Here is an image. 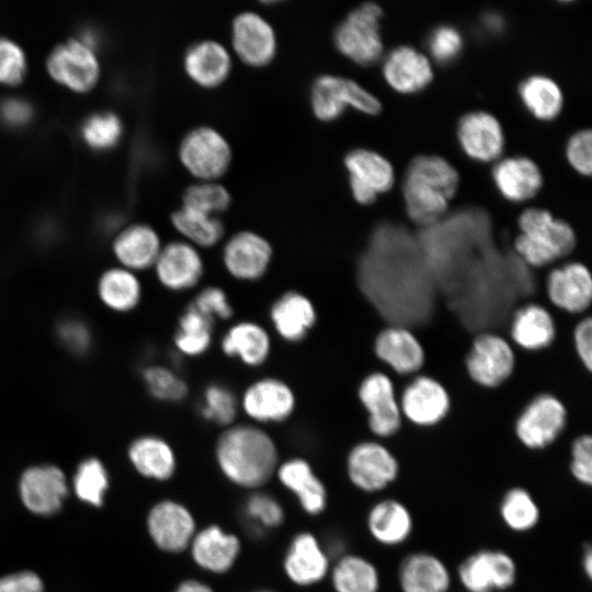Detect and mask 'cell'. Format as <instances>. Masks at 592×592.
I'll return each mask as SVG.
<instances>
[{
    "label": "cell",
    "instance_id": "cell-15",
    "mask_svg": "<svg viewBox=\"0 0 592 592\" xmlns=\"http://www.w3.org/2000/svg\"><path fill=\"white\" fill-rule=\"evenodd\" d=\"M231 43L236 55L251 67L270 64L276 54V34L270 22L255 12L238 14L231 26Z\"/></svg>",
    "mask_w": 592,
    "mask_h": 592
},
{
    "label": "cell",
    "instance_id": "cell-40",
    "mask_svg": "<svg viewBox=\"0 0 592 592\" xmlns=\"http://www.w3.org/2000/svg\"><path fill=\"white\" fill-rule=\"evenodd\" d=\"M519 93L524 106L538 119H554L562 109V92L548 77L536 75L526 78L520 84Z\"/></svg>",
    "mask_w": 592,
    "mask_h": 592
},
{
    "label": "cell",
    "instance_id": "cell-38",
    "mask_svg": "<svg viewBox=\"0 0 592 592\" xmlns=\"http://www.w3.org/2000/svg\"><path fill=\"white\" fill-rule=\"evenodd\" d=\"M335 592H379L382 579L373 561L356 554L341 556L330 570Z\"/></svg>",
    "mask_w": 592,
    "mask_h": 592
},
{
    "label": "cell",
    "instance_id": "cell-51",
    "mask_svg": "<svg viewBox=\"0 0 592 592\" xmlns=\"http://www.w3.org/2000/svg\"><path fill=\"white\" fill-rule=\"evenodd\" d=\"M432 57L440 64L455 60L462 52L463 38L457 29L441 25L433 30L428 39Z\"/></svg>",
    "mask_w": 592,
    "mask_h": 592
},
{
    "label": "cell",
    "instance_id": "cell-60",
    "mask_svg": "<svg viewBox=\"0 0 592 592\" xmlns=\"http://www.w3.org/2000/svg\"><path fill=\"white\" fill-rule=\"evenodd\" d=\"M502 19L498 15H488L485 25L492 31H499L502 29Z\"/></svg>",
    "mask_w": 592,
    "mask_h": 592
},
{
    "label": "cell",
    "instance_id": "cell-59",
    "mask_svg": "<svg viewBox=\"0 0 592 592\" xmlns=\"http://www.w3.org/2000/svg\"><path fill=\"white\" fill-rule=\"evenodd\" d=\"M581 568L588 580L592 578V548L588 544L584 546L581 556Z\"/></svg>",
    "mask_w": 592,
    "mask_h": 592
},
{
    "label": "cell",
    "instance_id": "cell-11",
    "mask_svg": "<svg viewBox=\"0 0 592 592\" xmlns=\"http://www.w3.org/2000/svg\"><path fill=\"white\" fill-rule=\"evenodd\" d=\"M357 397L367 413V425L377 439H390L399 433L403 423L395 385L383 372L364 376Z\"/></svg>",
    "mask_w": 592,
    "mask_h": 592
},
{
    "label": "cell",
    "instance_id": "cell-22",
    "mask_svg": "<svg viewBox=\"0 0 592 592\" xmlns=\"http://www.w3.org/2000/svg\"><path fill=\"white\" fill-rule=\"evenodd\" d=\"M295 403L292 388L283 380L272 377L249 385L241 400L244 413L261 423L286 420L293 413Z\"/></svg>",
    "mask_w": 592,
    "mask_h": 592
},
{
    "label": "cell",
    "instance_id": "cell-29",
    "mask_svg": "<svg viewBox=\"0 0 592 592\" xmlns=\"http://www.w3.org/2000/svg\"><path fill=\"white\" fill-rule=\"evenodd\" d=\"M383 75L388 84L400 93H414L433 79L429 59L411 46L392 49L384 60Z\"/></svg>",
    "mask_w": 592,
    "mask_h": 592
},
{
    "label": "cell",
    "instance_id": "cell-20",
    "mask_svg": "<svg viewBox=\"0 0 592 592\" xmlns=\"http://www.w3.org/2000/svg\"><path fill=\"white\" fill-rule=\"evenodd\" d=\"M546 292L556 308L571 315L584 312L592 300L591 273L580 262L555 267L547 275Z\"/></svg>",
    "mask_w": 592,
    "mask_h": 592
},
{
    "label": "cell",
    "instance_id": "cell-50",
    "mask_svg": "<svg viewBox=\"0 0 592 592\" xmlns=\"http://www.w3.org/2000/svg\"><path fill=\"white\" fill-rule=\"evenodd\" d=\"M569 473L572 479L583 486L592 485V437L583 433L576 436L569 449Z\"/></svg>",
    "mask_w": 592,
    "mask_h": 592
},
{
    "label": "cell",
    "instance_id": "cell-37",
    "mask_svg": "<svg viewBox=\"0 0 592 592\" xmlns=\"http://www.w3.org/2000/svg\"><path fill=\"white\" fill-rule=\"evenodd\" d=\"M96 294L107 309L125 314L139 305L143 287L135 272L123 266H114L100 275Z\"/></svg>",
    "mask_w": 592,
    "mask_h": 592
},
{
    "label": "cell",
    "instance_id": "cell-57",
    "mask_svg": "<svg viewBox=\"0 0 592 592\" xmlns=\"http://www.w3.org/2000/svg\"><path fill=\"white\" fill-rule=\"evenodd\" d=\"M0 115L5 123L18 126L30 121L32 109L24 100L8 99L0 104Z\"/></svg>",
    "mask_w": 592,
    "mask_h": 592
},
{
    "label": "cell",
    "instance_id": "cell-55",
    "mask_svg": "<svg viewBox=\"0 0 592 592\" xmlns=\"http://www.w3.org/2000/svg\"><path fill=\"white\" fill-rule=\"evenodd\" d=\"M573 349L581 365L592 369V320L590 316L579 320L572 332Z\"/></svg>",
    "mask_w": 592,
    "mask_h": 592
},
{
    "label": "cell",
    "instance_id": "cell-39",
    "mask_svg": "<svg viewBox=\"0 0 592 592\" xmlns=\"http://www.w3.org/2000/svg\"><path fill=\"white\" fill-rule=\"evenodd\" d=\"M498 512L503 525L517 534L534 530L542 516L535 497L522 486H514L504 491L499 501Z\"/></svg>",
    "mask_w": 592,
    "mask_h": 592
},
{
    "label": "cell",
    "instance_id": "cell-12",
    "mask_svg": "<svg viewBox=\"0 0 592 592\" xmlns=\"http://www.w3.org/2000/svg\"><path fill=\"white\" fill-rule=\"evenodd\" d=\"M399 406L409 423L418 428H433L443 422L452 407L451 396L436 378L420 375L403 388Z\"/></svg>",
    "mask_w": 592,
    "mask_h": 592
},
{
    "label": "cell",
    "instance_id": "cell-31",
    "mask_svg": "<svg viewBox=\"0 0 592 592\" xmlns=\"http://www.w3.org/2000/svg\"><path fill=\"white\" fill-rule=\"evenodd\" d=\"M492 179L502 196L511 202L530 200L543 185L538 166L522 156L500 160L492 169Z\"/></svg>",
    "mask_w": 592,
    "mask_h": 592
},
{
    "label": "cell",
    "instance_id": "cell-18",
    "mask_svg": "<svg viewBox=\"0 0 592 592\" xmlns=\"http://www.w3.org/2000/svg\"><path fill=\"white\" fill-rule=\"evenodd\" d=\"M47 66L53 78L76 91L92 88L100 71L93 49L78 39L56 47L48 57Z\"/></svg>",
    "mask_w": 592,
    "mask_h": 592
},
{
    "label": "cell",
    "instance_id": "cell-53",
    "mask_svg": "<svg viewBox=\"0 0 592 592\" xmlns=\"http://www.w3.org/2000/svg\"><path fill=\"white\" fill-rule=\"evenodd\" d=\"M25 70L26 59L21 47L8 38H0V82L18 83Z\"/></svg>",
    "mask_w": 592,
    "mask_h": 592
},
{
    "label": "cell",
    "instance_id": "cell-42",
    "mask_svg": "<svg viewBox=\"0 0 592 592\" xmlns=\"http://www.w3.org/2000/svg\"><path fill=\"white\" fill-rule=\"evenodd\" d=\"M213 321L191 305L181 315L174 335L177 350L185 356L205 353L212 343Z\"/></svg>",
    "mask_w": 592,
    "mask_h": 592
},
{
    "label": "cell",
    "instance_id": "cell-26",
    "mask_svg": "<svg viewBox=\"0 0 592 592\" xmlns=\"http://www.w3.org/2000/svg\"><path fill=\"white\" fill-rule=\"evenodd\" d=\"M283 565L287 578L300 587L321 581L330 571L328 551L316 536L308 532L293 537Z\"/></svg>",
    "mask_w": 592,
    "mask_h": 592
},
{
    "label": "cell",
    "instance_id": "cell-27",
    "mask_svg": "<svg viewBox=\"0 0 592 592\" xmlns=\"http://www.w3.org/2000/svg\"><path fill=\"white\" fill-rule=\"evenodd\" d=\"M194 562L205 571L224 573L239 557V538L218 525L196 531L189 546Z\"/></svg>",
    "mask_w": 592,
    "mask_h": 592
},
{
    "label": "cell",
    "instance_id": "cell-49",
    "mask_svg": "<svg viewBox=\"0 0 592 592\" xmlns=\"http://www.w3.org/2000/svg\"><path fill=\"white\" fill-rule=\"evenodd\" d=\"M60 344L75 355H84L93 343L90 327L79 318H65L60 320L56 329Z\"/></svg>",
    "mask_w": 592,
    "mask_h": 592
},
{
    "label": "cell",
    "instance_id": "cell-16",
    "mask_svg": "<svg viewBox=\"0 0 592 592\" xmlns=\"http://www.w3.org/2000/svg\"><path fill=\"white\" fill-rule=\"evenodd\" d=\"M147 530L161 550L180 553L189 548L196 533V523L186 506L173 500H163L150 509Z\"/></svg>",
    "mask_w": 592,
    "mask_h": 592
},
{
    "label": "cell",
    "instance_id": "cell-34",
    "mask_svg": "<svg viewBox=\"0 0 592 592\" xmlns=\"http://www.w3.org/2000/svg\"><path fill=\"white\" fill-rule=\"evenodd\" d=\"M270 318L275 331L283 340L299 342L314 327L317 314L308 297L291 291L272 304Z\"/></svg>",
    "mask_w": 592,
    "mask_h": 592
},
{
    "label": "cell",
    "instance_id": "cell-47",
    "mask_svg": "<svg viewBox=\"0 0 592 592\" xmlns=\"http://www.w3.org/2000/svg\"><path fill=\"white\" fill-rule=\"evenodd\" d=\"M243 509L246 517L259 530L274 528L284 521V510L280 502L263 492L250 496Z\"/></svg>",
    "mask_w": 592,
    "mask_h": 592
},
{
    "label": "cell",
    "instance_id": "cell-35",
    "mask_svg": "<svg viewBox=\"0 0 592 592\" xmlns=\"http://www.w3.org/2000/svg\"><path fill=\"white\" fill-rule=\"evenodd\" d=\"M128 459L141 476L167 480L175 471V454L168 442L156 435H143L135 439L127 451Z\"/></svg>",
    "mask_w": 592,
    "mask_h": 592
},
{
    "label": "cell",
    "instance_id": "cell-3",
    "mask_svg": "<svg viewBox=\"0 0 592 592\" xmlns=\"http://www.w3.org/2000/svg\"><path fill=\"white\" fill-rule=\"evenodd\" d=\"M517 223L521 232L514 240V250L532 267L546 266L568 255L576 247L572 227L546 209L527 208Z\"/></svg>",
    "mask_w": 592,
    "mask_h": 592
},
{
    "label": "cell",
    "instance_id": "cell-5",
    "mask_svg": "<svg viewBox=\"0 0 592 592\" xmlns=\"http://www.w3.org/2000/svg\"><path fill=\"white\" fill-rule=\"evenodd\" d=\"M382 14V8L374 2L363 3L352 10L334 31L337 49L358 65L376 62L383 53L379 25Z\"/></svg>",
    "mask_w": 592,
    "mask_h": 592
},
{
    "label": "cell",
    "instance_id": "cell-28",
    "mask_svg": "<svg viewBox=\"0 0 592 592\" xmlns=\"http://www.w3.org/2000/svg\"><path fill=\"white\" fill-rule=\"evenodd\" d=\"M231 57L220 43L204 39L192 44L183 57L187 77L202 88H216L230 75Z\"/></svg>",
    "mask_w": 592,
    "mask_h": 592
},
{
    "label": "cell",
    "instance_id": "cell-21",
    "mask_svg": "<svg viewBox=\"0 0 592 592\" xmlns=\"http://www.w3.org/2000/svg\"><path fill=\"white\" fill-rule=\"evenodd\" d=\"M373 351L398 375L418 373L425 363L424 346L414 333L400 325L383 328L374 339Z\"/></svg>",
    "mask_w": 592,
    "mask_h": 592
},
{
    "label": "cell",
    "instance_id": "cell-19",
    "mask_svg": "<svg viewBox=\"0 0 592 592\" xmlns=\"http://www.w3.org/2000/svg\"><path fill=\"white\" fill-rule=\"evenodd\" d=\"M152 267L159 283L173 292L194 287L204 273L200 252L186 241H172L162 247Z\"/></svg>",
    "mask_w": 592,
    "mask_h": 592
},
{
    "label": "cell",
    "instance_id": "cell-45",
    "mask_svg": "<svg viewBox=\"0 0 592 592\" xmlns=\"http://www.w3.org/2000/svg\"><path fill=\"white\" fill-rule=\"evenodd\" d=\"M182 198L183 206L214 216L225 212L231 203L227 189L213 181H201L189 186Z\"/></svg>",
    "mask_w": 592,
    "mask_h": 592
},
{
    "label": "cell",
    "instance_id": "cell-61",
    "mask_svg": "<svg viewBox=\"0 0 592 592\" xmlns=\"http://www.w3.org/2000/svg\"><path fill=\"white\" fill-rule=\"evenodd\" d=\"M259 592H273V591L263 590V591H259Z\"/></svg>",
    "mask_w": 592,
    "mask_h": 592
},
{
    "label": "cell",
    "instance_id": "cell-33",
    "mask_svg": "<svg viewBox=\"0 0 592 592\" xmlns=\"http://www.w3.org/2000/svg\"><path fill=\"white\" fill-rule=\"evenodd\" d=\"M275 473L280 482L296 496L306 513L317 515L326 509L327 489L307 460L299 457L287 459L277 466Z\"/></svg>",
    "mask_w": 592,
    "mask_h": 592
},
{
    "label": "cell",
    "instance_id": "cell-54",
    "mask_svg": "<svg viewBox=\"0 0 592 592\" xmlns=\"http://www.w3.org/2000/svg\"><path fill=\"white\" fill-rule=\"evenodd\" d=\"M592 135L589 129L573 134L568 140L566 155L569 163L579 173L591 174L592 169Z\"/></svg>",
    "mask_w": 592,
    "mask_h": 592
},
{
    "label": "cell",
    "instance_id": "cell-25",
    "mask_svg": "<svg viewBox=\"0 0 592 592\" xmlns=\"http://www.w3.org/2000/svg\"><path fill=\"white\" fill-rule=\"evenodd\" d=\"M366 527L377 544L392 548L410 539L414 530V520L410 509L402 501L385 498L369 508Z\"/></svg>",
    "mask_w": 592,
    "mask_h": 592
},
{
    "label": "cell",
    "instance_id": "cell-24",
    "mask_svg": "<svg viewBox=\"0 0 592 592\" xmlns=\"http://www.w3.org/2000/svg\"><path fill=\"white\" fill-rule=\"evenodd\" d=\"M457 137L467 156L481 162L498 159L504 147L501 124L493 115L482 111L462 116L457 125Z\"/></svg>",
    "mask_w": 592,
    "mask_h": 592
},
{
    "label": "cell",
    "instance_id": "cell-1",
    "mask_svg": "<svg viewBox=\"0 0 592 592\" xmlns=\"http://www.w3.org/2000/svg\"><path fill=\"white\" fill-rule=\"evenodd\" d=\"M217 465L232 483L255 489L276 471L277 448L272 437L255 425H229L215 447Z\"/></svg>",
    "mask_w": 592,
    "mask_h": 592
},
{
    "label": "cell",
    "instance_id": "cell-56",
    "mask_svg": "<svg viewBox=\"0 0 592 592\" xmlns=\"http://www.w3.org/2000/svg\"><path fill=\"white\" fill-rule=\"evenodd\" d=\"M44 589L42 578L31 570L0 577V592H44Z\"/></svg>",
    "mask_w": 592,
    "mask_h": 592
},
{
    "label": "cell",
    "instance_id": "cell-48",
    "mask_svg": "<svg viewBox=\"0 0 592 592\" xmlns=\"http://www.w3.org/2000/svg\"><path fill=\"white\" fill-rule=\"evenodd\" d=\"M122 134L119 118L113 113H99L83 124L84 140L93 148H109L115 145Z\"/></svg>",
    "mask_w": 592,
    "mask_h": 592
},
{
    "label": "cell",
    "instance_id": "cell-6",
    "mask_svg": "<svg viewBox=\"0 0 592 592\" xmlns=\"http://www.w3.org/2000/svg\"><path fill=\"white\" fill-rule=\"evenodd\" d=\"M464 365L469 379L477 386L496 389L513 375L516 357L504 337L482 332L471 340Z\"/></svg>",
    "mask_w": 592,
    "mask_h": 592
},
{
    "label": "cell",
    "instance_id": "cell-2",
    "mask_svg": "<svg viewBox=\"0 0 592 592\" xmlns=\"http://www.w3.org/2000/svg\"><path fill=\"white\" fill-rule=\"evenodd\" d=\"M458 183L459 175L446 159L434 155L413 158L403 180V197L410 219L422 226L440 219Z\"/></svg>",
    "mask_w": 592,
    "mask_h": 592
},
{
    "label": "cell",
    "instance_id": "cell-14",
    "mask_svg": "<svg viewBox=\"0 0 592 592\" xmlns=\"http://www.w3.org/2000/svg\"><path fill=\"white\" fill-rule=\"evenodd\" d=\"M344 166L349 172L351 193L360 204H373L379 193L387 192L394 184L391 163L373 150H351L344 158Z\"/></svg>",
    "mask_w": 592,
    "mask_h": 592
},
{
    "label": "cell",
    "instance_id": "cell-52",
    "mask_svg": "<svg viewBox=\"0 0 592 592\" xmlns=\"http://www.w3.org/2000/svg\"><path fill=\"white\" fill-rule=\"evenodd\" d=\"M191 306L212 321L216 318L221 320L229 319L234 314L232 306L230 305L225 291L217 286H207L203 288L196 295Z\"/></svg>",
    "mask_w": 592,
    "mask_h": 592
},
{
    "label": "cell",
    "instance_id": "cell-10",
    "mask_svg": "<svg viewBox=\"0 0 592 592\" xmlns=\"http://www.w3.org/2000/svg\"><path fill=\"white\" fill-rule=\"evenodd\" d=\"M179 157L183 167L201 181H214L229 168L232 159L227 139L209 126L191 129L182 138Z\"/></svg>",
    "mask_w": 592,
    "mask_h": 592
},
{
    "label": "cell",
    "instance_id": "cell-32",
    "mask_svg": "<svg viewBox=\"0 0 592 592\" xmlns=\"http://www.w3.org/2000/svg\"><path fill=\"white\" fill-rule=\"evenodd\" d=\"M162 246L156 230L145 224L124 228L113 241V253L123 266L133 272L153 266Z\"/></svg>",
    "mask_w": 592,
    "mask_h": 592
},
{
    "label": "cell",
    "instance_id": "cell-13",
    "mask_svg": "<svg viewBox=\"0 0 592 592\" xmlns=\"http://www.w3.org/2000/svg\"><path fill=\"white\" fill-rule=\"evenodd\" d=\"M68 491L64 471L52 464L30 466L19 480V493L23 505L33 514L41 516L57 513Z\"/></svg>",
    "mask_w": 592,
    "mask_h": 592
},
{
    "label": "cell",
    "instance_id": "cell-23",
    "mask_svg": "<svg viewBox=\"0 0 592 592\" xmlns=\"http://www.w3.org/2000/svg\"><path fill=\"white\" fill-rule=\"evenodd\" d=\"M452 580L446 562L431 551L408 554L397 569L400 592H449Z\"/></svg>",
    "mask_w": 592,
    "mask_h": 592
},
{
    "label": "cell",
    "instance_id": "cell-46",
    "mask_svg": "<svg viewBox=\"0 0 592 592\" xmlns=\"http://www.w3.org/2000/svg\"><path fill=\"white\" fill-rule=\"evenodd\" d=\"M237 399L234 392L220 384L206 387L201 414L207 421L229 426L237 415Z\"/></svg>",
    "mask_w": 592,
    "mask_h": 592
},
{
    "label": "cell",
    "instance_id": "cell-8",
    "mask_svg": "<svg viewBox=\"0 0 592 592\" xmlns=\"http://www.w3.org/2000/svg\"><path fill=\"white\" fill-rule=\"evenodd\" d=\"M345 467L350 482L366 493L391 487L401 469L395 453L379 441L356 443L348 453Z\"/></svg>",
    "mask_w": 592,
    "mask_h": 592
},
{
    "label": "cell",
    "instance_id": "cell-4",
    "mask_svg": "<svg viewBox=\"0 0 592 592\" xmlns=\"http://www.w3.org/2000/svg\"><path fill=\"white\" fill-rule=\"evenodd\" d=\"M567 421L565 403L550 392H542L533 397L515 418L514 436L526 449L542 451L560 437Z\"/></svg>",
    "mask_w": 592,
    "mask_h": 592
},
{
    "label": "cell",
    "instance_id": "cell-41",
    "mask_svg": "<svg viewBox=\"0 0 592 592\" xmlns=\"http://www.w3.org/2000/svg\"><path fill=\"white\" fill-rule=\"evenodd\" d=\"M171 221L194 247H213L224 235V226L218 217L183 205L172 214Z\"/></svg>",
    "mask_w": 592,
    "mask_h": 592
},
{
    "label": "cell",
    "instance_id": "cell-43",
    "mask_svg": "<svg viewBox=\"0 0 592 592\" xmlns=\"http://www.w3.org/2000/svg\"><path fill=\"white\" fill-rule=\"evenodd\" d=\"M72 487L80 501L95 508L102 506L110 487L109 473L103 463L96 457L83 459L75 471Z\"/></svg>",
    "mask_w": 592,
    "mask_h": 592
},
{
    "label": "cell",
    "instance_id": "cell-36",
    "mask_svg": "<svg viewBox=\"0 0 592 592\" xmlns=\"http://www.w3.org/2000/svg\"><path fill=\"white\" fill-rule=\"evenodd\" d=\"M221 351L239 358L248 366L263 364L271 351V339L265 329L252 321H240L228 329L220 341Z\"/></svg>",
    "mask_w": 592,
    "mask_h": 592
},
{
    "label": "cell",
    "instance_id": "cell-7",
    "mask_svg": "<svg viewBox=\"0 0 592 592\" xmlns=\"http://www.w3.org/2000/svg\"><path fill=\"white\" fill-rule=\"evenodd\" d=\"M519 568L511 554L481 548L457 566L456 578L466 592H508L517 581Z\"/></svg>",
    "mask_w": 592,
    "mask_h": 592
},
{
    "label": "cell",
    "instance_id": "cell-44",
    "mask_svg": "<svg viewBox=\"0 0 592 592\" xmlns=\"http://www.w3.org/2000/svg\"><path fill=\"white\" fill-rule=\"evenodd\" d=\"M143 379L148 392L164 402L181 401L187 394V385L171 368L149 365L143 371Z\"/></svg>",
    "mask_w": 592,
    "mask_h": 592
},
{
    "label": "cell",
    "instance_id": "cell-58",
    "mask_svg": "<svg viewBox=\"0 0 592 592\" xmlns=\"http://www.w3.org/2000/svg\"><path fill=\"white\" fill-rule=\"evenodd\" d=\"M173 592H214V590L202 581L187 579L182 581Z\"/></svg>",
    "mask_w": 592,
    "mask_h": 592
},
{
    "label": "cell",
    "instance_id": "cell-17",
    "mask_svg": "<svg viewBox=\"0 0 592 592\" xmlns=\"http://www.w3.org/2000/svg\"><path fill=\"white\" fill-rule=\"evenodd\" d=\"M273 255L269 241L253 231L231 236L223 250L226 271L239 281H257L267 271Z\"/></svg>",
    "mask_w": 592,
    "mask_h": 592
},
{
    "label": "cell",
    "instance_id": "cell-30",
    "mask_svg": "<svg viewBox=\"0 0 592 592\" xmlns=\"http://www.w3.org/2000/svg\"><path fill=\"white\" fill-rule=\"evenodd\" d=\"M557 327L548 309L536 303L519 307L512 316L510 335L524 351H540L555 340Z\"/></svg>",
    "mask_w": 592,
    "mask_h": 592
},
{
    "label": "cell",
    "instance_id": "cell-9",
    "mask_svg": "<svg viewBox=\"0 0 592 592\" xmlns=\"http://www.w3.org/2000/svg\"><path fill=\"white\" fill-rule=\"evenodd\" d=\"M310 104L322 122L335 121L348 106L369 115L382 110L379 100L357 82L334 75H322L314 81Z\"/></svg>",
    "mask_w": 592,
    "mask_h": 592
}]
</instances>
